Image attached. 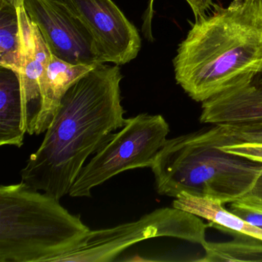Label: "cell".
<instances>
[{
    "label": "cell",
    "mask_w": 262,
    "mask_h": 262,
    "mask_svg": "<svg viewBox=\"0 0 262 262\" xmlns=\"http://www.w3.org/2000/svg\"><path fill=\"white\" fill-rule=\"evenodd\" d=\"M119 66L98 64L73 84L39 148L21 171V182L60 200L87 159L125 125Z\"/></svg>",
    "instance_id": "1"
},
{
    "label": "cell",
    "mask_w": 262,
    "mask_h": 262,
    "mask_svg": "<svg viewBox=\"0 0 262 262\" xmlns=\"http://www.w3.org/2000/svg\"><path fill=\"white\" fill-rule=\"evenodd\" d=\"M97 65L70 63L56 57L50 52L41 83V108L35 125L34 134L46 133L69 89Z\"/></svg>",
    "instance_id": "10"
},
{
    "label": "cell",
    "mask_w": 262,
    "mask_h": 262,
    "mask_svg": "<svg viewBox=\"0 0 262 262\" xmlns=\"http://www.w3.org/2000/svg\"><path fill=\"white\" fill-rule=\"evenodd\" d=\"M209 225L201 217L180 208H158L139 220L90 231L84 243L55 262H108L129 247L153 237H171L203 246Z\"/></svg>",
    "instance_id": "6"
},
{
    "label": "cell",
    "mask_w": 262,
    "mask_h": 262,
    "mask_svg": "<svg viewBox=\"0 0 262 262\" xmlns=\"http://www.w3.org/2000/svg\"><path fill=\"white\" fill-rule=\"evenodd\" d=\"M27 133L19 75L0 67V145L20 148Z\"/></svg>",
    "instance_id": "11"
},
{
    "label": "cell",
    "mask_w": 262,
    "mask_h": 262,
    "mask_svg": "<svg viewBox=\"0 0 262 262\" xmlns=\"http://www.w3.org/2000/svg\"><path fill=\"white\" fill-rule=\"evenodd\" d=\"M250 194L257 196V197L260 198V199H262V176L259 178L255 186L254 187V188H253L252 191H251Z\"/></svg>",
    "instance_id": "20"
},
{
    "label": "cell",
    "mask_w": 262,
    "mask_h": 262,
    "mask_svg": "<svg viewBox=\"0 0 262 262\" xmlns=\"http://www.w3.org/2000/svg\"><path fill=\"white\" fill-rule=\"evenodd\" d=\"M221 201L182 192L173 202L174 208L189 211L210 222L209 227L225 231H234L262 241V228L254 226L223 206Z\"/></svg>",
    "instance_id": "12"
},
{
    "label": "cell",
    "mask_w": 262,
    "mask_h": 262,
    "mask_svg": "<svg viewBox=\"0 0 262 262\" xmlns=\"http://www.w3.org/2000/svg\"><path fill=\"white\" fill-rule=\"evenodd\" d=\"M230 125L241 142L262 143V120Z\"/></svg>",
    "instance_id": "15"
},
{
    "label": "cell",
    "mask_w": 262,
    "mask_h": 262,
    "mask_svg": "<svg viewBox=\"0 0 262 262\" xmlns=\"http://www.w3.org/2000/svg\"><path fill=\"white\" fill-rule=\"evenodd\" d=\"M178 85L204 102L262 75V0L214 5L196 19L173 59Z\"/></svg>",
    "instance_id": "2"
},
{
    "label": "cell",
    "mask_w": 262,
    "mask_h": 262,
    "mask_svg": "<svg viewBox=\"0 0 262 262\" xmlns=\"http://www.w3.org/2000/svg\"><path fill=\"white\" fill-rule=\"evenodd\" d=\"M225 232L234 236V240L220 243L207 242L202 246L205 257L195 261H262V241L237 231L228 230Z\"/></svg>",
    "instance_id": "13"
},
{
    "label": "cell",
    "mask_w": 262,
    "mask_h": 262,
    "mask_svg": "<svg viewBox=\"0 0 262 262\" xmlns=\"http://www.w3.org/2000/svg\"><path fill=\"white\" fill-rule=\"evenodd\" d=\"M22 64L18 8L0 2V67L19 73Z\"/></svg>",
    "instance_id": "14"
},
{
    "label": "cell",
    "mask_w": 262,
    "mask_h": 262,
    "mask_svg": "<svg viewBox=\"0 0 262 262\" xmlns=\"http://www.w3.org/2000/svg\"><path fill=\"white\" fill-rule=\"evenodd\" d=\"M229 211L248 223L262 228V212L242 206L235 202H231Z\"/></svg>",
    "instance_id": "17"
},
{
    "label": "cell",
    "mask_w": 262,
    "mask_h": 262,
    "mask_svg": "<svg viewBox=\"0 0 262 262\" xmlns=\"http://www.w3.org/2000/svg\"><path fill=\"white\" fill-rule=\"evenodd\" d=\"M21 182L0 187V262H55L90 231L59 199Z\"/></svg>",
    "instance_id": "4"
},
{
    "label": "cell",
    "mask_w": 262,
    "mask_h": 262,
    "mask_svg": "<svg viewBox=\"0 0 262 262\" xmlns=\"http://www.w3.org/2000/svg\"><path fill=\"white\" fill-rule=\"evenodd\" d=\"M24 7L52 54L73 64L105 63L94 36L61 0H24Z\"/></svg>",
    "instance_id": "7"
},
{
    "label": "cell",
    "mask_w": 262,
    "mask_h": 262,
    "mask_svg": "<svg viewBox=\"0 0 262 262\" xmlns=\"http://www.w3.org/2000/svg\"><path fill=\"white\" fill-rule=\"evenodd\" d=\"M192 10L196 19H201L208 14L214 8L212 0H185Z\"/></svg>",
    "instance_id": "18"
},
{
    "label": "cell",
    "mask_w": 262,
    "mask_h": 262,
    "mask_svg": "<svg viewBox=\"0 0 262 262\" xmlns=\"http://www.w3.org/2000/svg\"><path fill=\"white\" fill-rule=\"evenodd\" d=\"M94 36L104 60L122 66L137 57L142 39L113 0H61Z\"/></svg>",
    "instance_id": "8"
},
{
    "label": "cell",
    "mask_w": 262,
    "mask_h": 262,
    "mask_svg": "<svg viewBox=\"0 0 262 262\" xmlns=\"http://www.w3.org/2000/svg\"><path fill=\"white\" fill-rule=\"evenodd\" d=\"M169 132V125L161 115L142 113L126 119L125 125L112 133L84 165L69 195L91 197L93 188L119 173L151 168Z\"/></svg>",
    "instance_id": "5"
},
{
    "label": "cell",
    "mask_w": 262,
    "mask_h": 262,
    "mask_svg": "<svg viewBox=\"0 0 262 262\" xmlns=\"http://www.w3.org/2000/svg\"><path fill=\"white\" fill-rule=\"evenodd\" d=\"M18 12L22 48V64L18 75L22 93L24 128L28 134L33 135L41 108V83L50 51L24 7L18 8Z\"/></svg>",
    "instance_id": "9"
},
{
    "label": "cell",
    "mask_w": 262,
    "mask_h": 262,
    "mask_svg": "<svg viewBox=\"0 0 262 262\" xmlns=\"http://www.w3.org/2000/svg\"><path fill=\"white\" fill-rule=\"evenodd\" d=\"M258 80H259V82H260L262 83V75H261V77H260V79H258Z\"/></svg>",
    "instance_id": "22"
},
{
    "label": "cell",
    "mask_w": 262,
    "mask_h": 262,
    "mask_svg": "<svg viewBox=\"0 0 262 262\" xmlns=\"http://www.w3.org/2000/svg\"><path fill=\"white\" fill-rule=\"evenodd\" d=\"M0 2L7 3L16 8H20L24 7V0H0Z\"/></svg>",
    "instance_id": "21"
},
{
    "label": "cell",
    "mask_w": 262,
    "mask_h": 262,
    "mask_svg": "<svg viewBox=\"0 0 262 262\" xmlns=\"http://www.w3.org/2000/svg\"><path fill=\"white\" fill-rule=\"evenodd\" d=\"M234 202L242 205V206L247 207V208H251V209L262 212V199L253 195V194H247V195L241 198L240 199Z\"/></svg>",
    "instance_id": "19"
},
{
    "label": "cell",
    "mask_w": 262,
    "mask_h": 262,
    "mask_svg": "<svg viewBox=\"0 0 262 262\" xmlns=\"http://www.w3.org/2000/svg\"><path fill=\"white\" fill-rule=\"evenodd\" d=\"M222 149L227 152L262 163V143L242 142L234 145H224Z\"/></svg>",
    "instance_id": "16"
},
{
    "label": "cell",
    "mask_w": 262,
    "mask_h": 262,
    "mask_svg": "<svg viewBox=\"0 0 262 262\" xmlns=\"http://www.w3.org/2000/svg\"><path fill=\"white\" fill-rule=\"evenodd\" d=\"M239 142L230 124L167 139L151 167L156 191L174 199L185 192L223 204L250 194L262 176V163L222 149Z\"/></svg>",
    "instance_id": "3"
}]
</instances>
